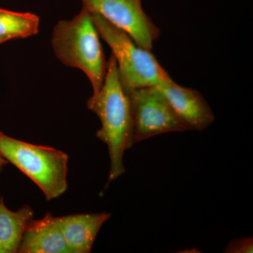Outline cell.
I'll list each match as a JSON object with an SVG mask.
<instances>
[{"mask_svg": "<svg viewBox=\"0 0 253 253\" xmlns=\"http://www.w3.org/2000/svg\"><path fill=\"white\" fill-rule=\"evenodd\" d=\"M86 106L101 121V126L96 135L109 150V184L126 172L123 156L126 150L135 144L130 99L121 83L117 61L113 54L107 61L106 77L101 90L92 94Z\"/></svg>", "mask_w": 253, "mask_h": 253, "instance_id": "1", "label": "cell"}, {"mask_svg": "<svg viewBox=\"0 0 253 253\" xmlns=\"http://www.w3.org/2000/svg\"><path fill=\"white\" fill-rule=\"evenodd\" d=\"M99 37L90 11L84 6L73 19L59 21L51 37L57 59L66 66L81 70L87 76L93 95L101 90L107 70Z\"/></svg>", "mask_w": 253, "mask_h": 253, "instance_id": "2", "label": "cell"}, {"mask_svg": "<svg viewBox=\"0 0 253 253\" xmlns=\"http://www.w3.org/2000/svg\"><path fill=\"white\" fill-rule=\"evenodd\" d=\"M0 156L32 179L47 201L66 192L68 156L63 151L18 140L0 131Z\"/></svg>", "mask_w": 253, "mask_h": 253, "instance_id": "3", "label": "cell"}, {"mask_svg": "<svg viewBox=\"0 0 253 253\" xmlns=\"http://www.w3.org/2000/svg\"><path fill=\"white\" fill-rule=\"evenodd\" d=\"M91 14L99 36L112 50V54L117 61L121 83L126 91L146 86H160L171 79L151 50L136 44L127 33L115 26L101 15L94 12H91Z\"/></svg>", "mask_w": 253, "mask_h": 253, "instance_id": "4", "label": "cell"}, {"mask_svg": "<svg viewBox=\"0 0 253 253\" xmlns=\"http://www.w3.org/2000/svg\"><path fill=\"white\" fill-rule=\"evenodd\" d=\"M127 92L135 144L158 134L189 130L159 86H146Z\"/></svg>", "mask_w": 253, "mask_h": 253, "instance_id": "5", "label": "cell"}, {"mask_svg": "<svg viewBox=\"0 0 253 253\" xmlns=\"http://www.w3.org/2000/svg\"><path fill=\"white\" fill-rule=\"evenodd\" d=\"M83 6L97 13L126 32L141 47L152 49L161 31L146 14L141 0H81Z\"/></svg>", "mask_w": 253, "mask_h": 253, "instance_id": "6", "label": "cell"}, {"mask_svg": "<svg viewBox=\"0 0 253 253\" xmlns=\"http://www.w3.org/2000/svg\"><path fill=\"white\" fill-rule=\"evenodd\" d=\"M158 86L189 130L204 131L214 122L212 110L199 91L179 85L172 78Z\"/></svg>", "mask_w": 253, "mask_h": 253, "instance_id": "7", "label": "cell"}, {"mask_svg": "<svg viewBox=\"0 0 253 253\" xmlns=\"http://www.w3.org/2000/svg\"><path fill=\"white\" fill-rule=\"evenodd\" d=\"M18 253H70L58 217L47 213L31 219L23 233Z\"/></svg>", "mask_w": 253, "mask_h": 253, "instance_id": "8", "label": "cell"}, {"mask_svg": "<svg viewBox=\"0 0 253 253\" xmlns=\"http://www.w3.org/2000/svg\"><path fill=\"white\" fill-rule=\"evenodd\" d=\"M109 212L78 214L58 217L70 253H89Z\"/></svg>", "mask_w": 253, "mask_h": 253, "instance_id": "9", "label": "cell"}, {"mask_svg": "<svg viewBox=\"0 0 253 253\" xmlns=\"http://www.w3.org/2000/svg\"><path fill=\"white\" fill-rule=\"evenodd\" d=\"M34 218L31 206L25 205L17 211H11L0 196V253H16L25 229Z\"/></svg>", "mask_w": 253, "mask_h": 253, "instance_id": "10", "label": "cell"}, {"mask_svg": "<svg viewBox=\"0 0 253 253\" xmlns=\"http://www.w3.org/2000/svg\"><path fill=\"white\" fill-rule=\"evenodd\" d=\"M40 18L31 12H17L0 8V39L5 41L38 34Z\"/></svg>", "mask_w": 253, "mask_h": 253, "instance_id": "11", "label": "cell"}, {"mask_svg": "<svg viewBox=\"0 0 253 253\" xmlns=\"http://www.w3.org/2000/svg\"><path fill=\"white\" fill-rule=\"evenodd\" d=\"M253 238H241L234 239L226 246L224 252L228 253H252L253 252Z\"/></svg>", "mask_w": 253, "mask_h": 253, "instance_id": "12", "label": "cell"}, {"mask_svg": "<svg viewBox=\"0 0 253 253\" xmlns=\"http://www.w3.org/2000/svg\"><path fill=\"white\" fill-rule=\"evenodd\" d=\"M8 163H9V161H6L2 156H0V174L2 172L3 168L4 167V166L7 165Z\"/></svg>", "mask_w": 253, "mask_h": 253, "instance_id": "13", "label": "cell"}, {"mask_svg": "<svg viewBox=\"0 0 253 253\" xmlns=\"http://www.w3.org/2000/svg\"><path fill=\"white\" fill-rule=\"evenodd\" d=\"M5 41L4 40H2V39H0V44H1V43H3V42H5Z\"/></svg>", "mask_w": 253, "mask_h": 253, "instance_id": "14", "label": "cell"}]
</instances>
